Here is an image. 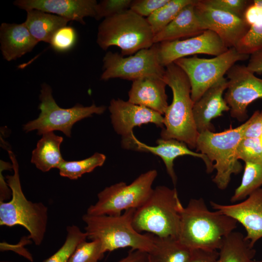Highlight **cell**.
I'll return each instance as SVG.
<instances>
[{"label": "cell", "instance_id": "obj_1", "mask_svg": "<svg viewBox=\"0 0 262 262\" xmlns=\"http://www.w3.org/2000/svg\"><path fill=\"white\" fill-rule=\"evenodd\" d=\"M237 222L218 211L209 210L202 198L191 199L180 211L178 239L190 249L219 250Z\"/></svg>", "mask_w": 262, "mask_h": 262}, {"label": "cell", "instance_id": "obj_2", "mask_svg": "<svg viewBox=\"0 0 262 262\" xmlns=\"http://www.w3.org/2000/svg\"><path fill=\"white\" fill-rule=\"evenodd\" d=\"M164 79L172 90L173 99L164 114L161 138L176 139L191 149L195 148L199 133L193 116L194 103L191 98L189 79L173 63L165 67Z\"/></svg>", "mask_w": 262, "mask_h": 262}, {"label": "cell", "instance_id": "obj_3", "mask_svg": "<svg viewBox=\"0 0 262 262\" xmlns=\"http://www.w3.org/2000/svg\"><path fill=\"white\" fill-rule=\"evenodd\" d=\"M135 209H131L117 215L84 214L82 219L86 226L87 238L98 240L103 253L130 247L148 253L154 246L153 234H142L132 226Z\"/></svg>", "mask_w": 262, "mask_h": 262}, {"label": "cell", "instance_id": "obj_4", "mask_svg": "<svg viewBox=\"0 0 262 262\" xmlns=\"http://www.w3.org/2000/svg\"><path fill=\"white\" fill-rule=\"evenodd\" d=\"M8 152L14 171V175L6 177L12 197L9 201L0 202V225L23 227L29 233L28 238L39 246L47 230L48 209L42 202H33L25 197L20 184L18 163L13 152Z\"/></svg>", "mask_w": 262, "mask_h": 262}, {"label": "cell", "instance_id": "obj_5", "mask_svg": "<svg viewBox=\"0 0 262 262\" xmlns=\"http://www.w3.org/2000/svg\"><path fill=\"white\" fill-rule=\"evenodd\" d=\"M183 207L175 188L158 186L146 201L135 209L132 226L140 233L146 231L158 237L178 238Z\"/></svg>", "mask_w": 262, "mask_h": 262}, {"label": "cell", "instance_id": "obj_6", "mask_svg": "<svg viewBox=\"0 0 262 262\" xmlns=\"http://www.w3.org/2000/svg\"><path fill=\"white\" fill-rule=\"evenodd\" d=\"M154 36L147 18L129 9L104 18L98 27L97 43L103 50L116 46L125 56L150 48Z\"/></svg>", "mask_w": 262, "mask_h": 262}, {"label": "cell", "instance_id": "obj_7", "mask_svg": "<svg viewBox=\"0 0 262 262\" xmlns=\"http://www.w3.org/2000/svg\"><path fill=\"white\" fill-rule=\"evenodd\" d=\"M247 125V120L222 132L206 131L199 133L196 148L213 164L216 173L213 181L220 190L228 187L232 174H238L242 170L237 150Z\"/></svg>", "mask_w": 262, "mask_h": 262}, {"label": "cell", "instance_id": "obj_8", "mask_svg": "<svg viewBox=\"0 0 262 262\" xmlns=\"http://www.w3.org/2000/svg\"><path fill=\"white\" fill-rule=\"evenodd\" d=\"M40 103L38 108L40 113L38 117L29 121L23 126L25 132L37 131L38 135L59 131L66 136L70 137L73 125L93 114L101 115L106 110L104 106H97L93 104L83 106L77 104L70 108H63L58 105L49 85L44 83L41 85L39 95Z\"/></svg>", "mask_w": 262, "mask_h": 262}, {"label": "cell", "instance_id": "obj_9", "mask_svg": "<svg viewBox=\"0 0 262 262\" xmlns=\"http://www.w3.org/2000/svg\"><path fill=\"white\" fill-rule=\"evenodd\" d=\"M158 175L155 169L141 174L130 184L120 182L107 187L98 194L97 202L86 213L94 215H117L126 210L141 207L152 193Z\"/></svg>", "mask_w": 262, "mask_h": 262}, {"label": "cell", "instance_id": "obj_10", "mask_svg": "<svg viewBox=\"0 0 262 262\" xmlns=\"http://www.w3.org/2000/svg\"><path fill=\"white\" fill-rule=\"evenodd\" d=\"M249 57V55L240 53L233 47L212 58H201L194 55L178 59L174 63L188 77L191 98L195 103L210 87L224 77L237 62L247 60Z\"/></svg>", "mask_w": 262, "mask_h": 262}, {"label": "cell", "instance_id": "obj_11", "mask_svg": "<svg viewBox=\"0 0 262 262\" xmlns=\"http://www.w3.org/2000/svg\"><path fill=\"white\" fill-rule=\"evenodd\" d=\"M158 52V43L127 57L117 52L108 51L102 60L103 72L100 79L107 81L119 78L133 82L150 76L163 77L165 67L159 62Z\"/></svg>", "mask_w": 262, "mask_h": 262}, {"label": "cell", "instance_id": "obj_12", "mask_svg": "<svg viewBox=\"0 0 262 262\" xmlns=\"http://www.w3.org/2000/svg\"><path fill=\"white\" fill-rule=\"evenodd\" d=\"M226 74L228 85L224 99L230 108L231 116L242 121L247 116V106L262 98V79L244 65L235 64Z\"/></svg>", "mask_w": 262, "mask_h": 262}, {"label": "cell", "instance_id": "obj_13", "mask_svg": "<svg viewBox=\"0 0 262 262\" xmlns=\"http://www.w3.org/2000/svg\"><path fill=\"white\" fill-rule=\"evenodd\" d=\"M158 44L159 62L164 67L177 60L187 56L197 54L216 56L229 49L216 33L208 30L184 40L165 41Z\"/></svg>", "mask_w": 262, "mask_h": 262}, {"label": "cell", "instance_id": "obj_14", "mask_svg": "<svg viewBox=\"0 0 262 262\" xmlns=\"http://www.w3.org/2000/svg\"><path fill=\"white\" fill-rule=\"evenodd\" d=\"M194 6L202 29L216 33L229 48H235L249 29L243 17L213 8L201 0H196Z\"/></svg>", "mask_w": 262, "mask_h": 262}, {"label": "cell", "instance_id": "obj_15", "mask_svg": "<svg viewBox=\"0 0 262 262\" xmlns=\"http://www.w3.org/2000/svg\"><path fill=\"white\" fill-rule=\"evenodd\" d=\"M210 204L214 210L240 223L246 230V238L252 246L262 238V187L236 204L223 205L212 201Z\"/></svg>", "mask_w": 262, "mask_h": 262}, {"label": "cell", "instance_id": "obj_16", "mask_svg": "<svg viewBox=\"0 0 262 262\" xmlns=\"http://www.w3.org/2000/svg\"><path fill=\"white\" fill-rule=\"evenodd\" d=\"M121 144L124 148L149 152L160 157L174 185L177 178L174 169V161L179 156L189 155L199 158L203 161L207 173H211L214 170L213 164L206 155L191 150L185 143L176 139L160 138L157 140L156 146H150L139 141L133 134L129 138L122 139Z\"/></svg>", "mask_w": 262, "mask_h": 262}, {"label": "cell", "instance_id": "obj_17", "mask_svg": "<svg viewBox=\"0 0 262 262\" xmlns=\"http://www.w3.org/2000/svg\"><path fill=\"white\" fill-rule=\"evenodd\" d=\"M109 110L113 128L122 136V139L131 136L133 129L143 124L152 123L158 127L164 128V116L162 114L128 100L112 99Z\"/></svg>", "mask_w": 262, "mask_h": 262}, {"label": "cell", "instance_id": "obj_18", "mask_svg": "<svg viewBox=\"0 0 262 262\" xmlns=\"http://www.w3.org/2000/svg\"><path fill=\"white\" fill-rule=\"evenodd\" d=\"M98 3L96 0H16L14 4L26 11L38 10L85 24V17L95 18Z\"/></svg>", "mask_w": 262, "mask_h": 262}, {"label": "cell", "instance_id": "obj_19", "mask_svg": "<svg viewBox=\"0 0 262 262\" xmlns=\"http://www.w3.org/2000/svg\"><path fill=\"white\" fill-rule=\"evenodd\" d=\"M228 85L225 77L210 87L194 104L193 114L199 133L206 131H212L211 120L221 116L224 112L230 111V108L223 97Z\"/></svg>", "mask_w": 262, "mask_h": 262}, {"label": "cell", "instance_id": "obj_20", "mask_svg": "<svg viewBox=\"0 0 262 262\" xmlns=\"http://www.w3.org/2000/svg\"><path fill=\"white\" fill-rule=\"evenodd\" d=\"M164 77L150 76L132 82L128 101L164 115L168 106Z\"/></svg>", "mask_w": 262, "mask_h": 262}, {"label": "cell", "instance_id": "obj_21", "mask_svg": "<svg viewBox=\"0 0 262 262\" xmlns=\"http://www.w3.org/2000/svg\"><path fill=\"white\" fill-rule=\"evenodd\" d=\"M0 42L3 57L8 62L31 52L38 43L24 22L2 23L0 27Z\"/></svg>", "mask_w": 262, "mask_h": 262}, {"label": "cell", "instance_id": "obj_22", "mask_svg": "<svg viewBox=\"0 0 262 262\" xmlns=\"http://www.w3.org/2000/svg\"><path fill=\"white\" fill-rule=\"evenodd\" d=\"M195 0L183 7L166 27L154 35V44L190 38L204 31L196 13Z\"/></svg>", "mask_w": 262, "mask_h": 262}, {"label": "cell", "instance_id": "obj_23", "mask_svg": "<svg viewBox=\"0 0 262 262\" xmlns=\"http://www.w3.org/2000/svg\"><path fill=\"white\" fill-rule=\"evenodd\" d=\"M243 18L249 29L235 48L240 53L250 55L262 50V0H250Z\"/></svg>", "mask_w": 262, "mask_h": 262}, {"label": "cell", "instance_id": "obj_24", "mask_svg": "<svg viewBox=\"0 0 262 262\" xmlns=\"http://www.w3.org/2000/svg\"><path fill=\"white\" fill-rule=\"evenodd\" d=\"M42 135L32 152L31 163L39 170L45 172L52 168H58L65 161L60 150L63 138L52 131Z\"/></svg>", "mask_w": 262, "mask_h": 262}, {"label": "cell", "instance_id": "obj_25", "mask_svg": "<svg viewBox=\"0 0 262 262\" xmlns=\"http://www.w3.org/2000/svg\"><path fill=\"white\" fill-rule=\"evenodd\" d=\"M69 21L62 16L33 9L27 11V17L24 23L38 42L49 43L54 33L66 26Z\"/></svg>", "mask_w": 262, "mask_h": 262}, {"label": "cell", "instance_id": "obj_26", "mask_svg": "<svg viewBox=\"0 0 262 262\" xmlns=\"http://www.w3.org/2000/svg\"><path fill=\"white\" fill-rule=\"evenodd\" d=\"M154 246L148 253L149 262H187L191 249L178 238L161 237L153 234Z\"/></svg>", "mask_w": 262, "mask_h": 262}, {"label": "cell", "instance_id": "obj_27", "mask_svg": "<svg viewBox=\"0 0 262 262\" xmlns=\"http://www.w3.org/2000/svg\"><path fill=\"white\" fill-rule=\"evenodd\" d=\"M218 252L217 262H252L256 252L245 236L234 231L225 238Z\"/></svg>", "mask_w": 262, "mask_h": 262}, {"label": "cell", "instance_id": "obj_28", "mask_svg": "<svg viewBox=\"0 0 262 262\" xmlns=\"http://www.w3.org/2000/svg\"><path fill=\"white\" fill-rule=\"evenodd\" d=\"M262 186V162H246L241 182L235 190L230 201H241Z\"/></svg>", "mask_w": 262, "mask_h": 262}, {"label": "cell", "instance_id": "obj_29", "mask_svg": "<svg viewBox=\"0 0 262 262\" xmlns=\"http://www.w3.org/2000/svg\"><path fill=\"white\" fill-rule=\"evenodd\" d=\"M194 0H169L163 6L146 17L155 35L166 27L185 6Z\"/></svg>", "mask_w": 262, "mask_h": 262}, {"label": "cell", "instance_id": "obj_30", "mask_svg": "<svg viewBox=\"0 0 262 262\" xmlns=\"http://www.w3.org/2000/svg\"><path fill=\"white\" fill-rule=\"evenodd\" d=\"M105 160V155L96 152L91 156L82 160H65L58 169L60 176L70 180H77L82 175L93 171L96 167L101 166Z\"/></svg>", "mask_w": 262, "mask_h": 262}, {"label": "cell", "instance_id": "obj_31", "mask_svg": "<svg viewBox=\"0 0 262 262\" xmlns=\"http://www.w3.org/2000/svg\"><path fill=\"white\" fill-rule=\"evenodd\" d=\"M66 237L63 245L43 262H67L77 246L86 240L87 234L77 226L72 225L66 228Z\"/></svg>", "mask_w": 262, "mask_h": 262}, {"label": "cell", "instance_id": "obj_32", "mask_svg": "<svg viewBox=\"0 0 262 262\" xmlns=\"http://www.w3.org/2000/svg\"><path fill=\"white\" fill-rule=\"evenodd\" d=\"M104 253L101 243L98 240H84L76 247L67 262H98Z\"/></svg>", "mask_w": 262, "mask_h": 262}, {"label": "cell", "instance_id": "obj_33", "mask_svg": "<svg viewBox=\"0 0 262 262\" xmlns=\"http://www.w3.org/2000/svg\"><path fill=\"white\" fill-rule=\"evenodd\" d=\"M237 152L238 159L245 163L262 162V142L260 138H243Z\"/></svg>", "mask_w": 262, "mask_h": 262}, {"label": "cell", "instance_id": "obj_34", "mask_svg": "<svg viewBox=\"0 0 262 262\" xmlns=\"http://www.w3.org/2000/svg\"><path fill=\"white\" fill-rule=\"evenodd\" d=\"M77 38L75 29L66 25L60 28L54 33L49 44L55 51L65 52L73 47Z\"/></svg>", "mask_w": 262, "mask_h": 262}, {"label": "cell", "instance_id": "obj_35", "mask_svg": "<svg viewBox=\"0 0 262 262\" xmlns=\"http://www.w3.org/2000/svg\"><path fill=\"white\" fill-rule=\"evenodd\" d=\"M131 0H103L98 3L95 19L99 20L130 9Z\"/></svg>", "mask_w": 262, "mask_h": 262}, {"label": "cell", "instance_id": "obj_36", "mask_svg": "<svg viewBox=\"0 0 262 262\" xmlns=\"http://www.w3.org/2000/svg\"><path fill=\"white\" fill-rule=\"evenodd\" d=\"M205 4L215 9L243 17L250 0H201Z\"/></svg>", "mask_w": 262, "mask_h": 262}, {"label": "cell", "instance_id": "obj_37", "mask_svg": "<svg viewBox=\"0 0 262 262\" xmlns=\"http://www.w3.org/2000/svg\"><path fill=\"white\" fill-rule=\"evenodd\" d=\"M169 0H132L130 9L142 17H148Z\"/></svg>", "mask_w": 262, "mask_h": 262}, {"label": "cell", "instance_id": "obj_38", "mask_svg": "<svg viewBox=\"0 0 262 262\" xmlns=\"http://www.w3.org/2000/svg\"><path fill=\"white\" fill-rule=\"evenodd\" d=\"M262 135V111H255L247 120L243 138H260Z\"/></svg>", "mask_w": 262, "mask_h": 262}, {"label": "cell", "instance_id": "obj_39", "mask_svg": "<svg viewBox=\"0 0 262 262\" xmlns=\"http://www.w3.org/2000/svg\"><path fill=\"white\" fill-rule=\"evenodd\" d=\"M219 252L206 249H191L187 262H217Z\"/></svg>", "mask_w": 262, "mask_h": 262}, {"label": "cell", "instance_id": "obj_40", "mask_svg": "<svg viewBox=\"0 0 262 262\" xmlns=\"http://www.w3.org/2000/svg\"><path fill=\"white\" fill-rule=\"evenodd\" d=\"M246 67L253 73H262V50L256 51L249 55Z\"/></svg>", "mask_w": 262, "mask_h": 262}, {"label": "cell", "instance_id": "obj_41", "mask_svg": "<svg viewBox=\"0 0 262 262\" xmlns=\"http://www.w3.org/2000/svg\"><path fill=\"white\" fill-rule=\"evenodd\" d=\"M118 262H149L148 253L131 249L127 255Z\"/></svg>", "mask_w": 262, "mask_h": 262}, {"label": "cell", "instance_id": "obj_42", "mask_svg": "<svg viewBox=\"0 0 262 262\" xmlns=\"http://www.w3.org/2000/svg\"><path fill=\"white\" fill-rule=\"evenodd\" d=\"M3 169L0 167V202L4 201L8 199L10 195H12L11 189L8 188V184L6 183V181L2 176V172Z\"/></svg>", "mask_w": 262, "mask_h": 262}, {"label": "cell", "instance_id": "obj_43", "mask_svg": "<svg viewBox=\"0 0 262 262\" xmlns=\"http://www.w3.org/2000/svg\"><path fill=\"white\" fill-rule=\"evenodd\" d=\"M252 262H262V260H260V261H255V260H253Z\"/></svg>", "mask_w": 262, "mask_h": 262}, {"label": "cell", "instance_id": "obj_44", "mask_svg": "<svg viewBox=\"0 0 262 262\" xmlns=\"http://www.w3.org/2000/svg\"><path fill=\"white\" fill-rule=\"evenodd\" d=\"M0 262H9V261H1Z\"/></svg>", "mask_w": 262, "mask_h": 262}, {"label": "cell", "instance_id": "obj_45", "mask_svg": "<svg viewBox=\"0 0 262 262\" xmlns=\"http://www.w3.org/2000/svg\"><path fill=\"white\" fill-rule=\"evenodd\" d=\"M260 139H261V141H262V136H261Z\"/></svg>", "mask_w": 262, "mask_h": 262}]
</instances>
